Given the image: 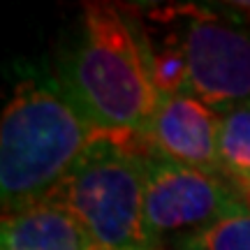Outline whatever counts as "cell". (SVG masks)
<instances>
[{"label": "cell", "mask_w": 250, "mask_h": 250, "mask_svg": "<svg viewBox=\"0 0 250 250\" xmlns=\"http://www.w3.org/2000/svg\"><path fill=\"white\" fill-rule=\"evenodd\" d=\"M151 146L137 134H100L49 197L88 234L93 250H160L144 218Z\"/></svg>", "instance_id": "3"}, {"label": "cell", "mask_w": 250, "mask_h": 250, "mask_svg": "<svg viewBox=\"0 0 250 250\" xmlns=\"http://www.w3.org/2000/svg\"><path fill=\"white\" fill-rule=\"evenodd\" d=\"M220 167L250 206V100L220 114Z\"/></svg>", "instance_id": "8"}, {"label": "cell", "mask_w": 250, "mask_h": 250, "mask_svg": "<svg viewBox=\"0 0 250 250\" xmlns=\"http://www.w3.org/2000/svg\"><path fill=\"white\" fill-rule=\"evenodd\" d=\"M218 139L220 116L188 93L162 98L146 132L153 155L211 174H223Z\"/></svg>", "instance_id": "6"}, {"label": "cell", "mask_w": 250, "mask_h": 250, "mask_svg": "<svg viewBox=\"0 0 250 250\" xmlns=\"http://www.w3.org/2000/svg\"><path fill=\"white\" fill-rule=\"evenodd\" d=\"M2 250H93L77 218L54 197L2 213Z\"/></svg>", "instance_id": "7"}, {"label": "cell", "mask_w": 250, "mask_h": 250, "mask_svg": "<svg viewBox=\"0 0 250 250\" xmlns=\"http://www.w3.org/2000/svg\"><path fill=\"white\" fill-rule=\"evenodd\" d=\"M81 118L100 134L146 139L160 98L123 12L88 2L58 65L56 81Z\"/></svg>", "instance_id": "1"}, {"label": "cell", "mask_w": 250, "mask_h": 250, "mask_svg": "<svg viewBox=\"0 0 250 250\" xmlns=\"http://www.w3.org/2000/svg\"><path fill=\"white\" fill-rule=\"evenodd\" d=\"M186 51L188 95L208 107L250 100V30L199 5H169Z\"/></svg>", "instance_id": "4"}, {"label": "cell", "mask_w": 250, "mask_h": 250, "mask_svg": "<svg viewBox=\"0 0 250 250\" xmlns=\"http://www.w3.org/2000/svg\"><path fill=\"white\" fill-rule=\"evenodd\" d=\"M98 137L58 83L19 81L0 123L2 213L46 199Z\"/></svg>", "instance_id": "2"}, {"label": "cell", "mask_w": 250, "mask_h": 250, "mask_svg": "<svg viewBox=\"0 0 250 250\" xmlns=\"http://www.w3.org/2000/svg\"><path fill=\"white\" fill-rule=\"evenodd\" d=\"M176 250H250V206L183 236Z\"/></svg>", "instance_id": "9"}, {"label": "cell", "mask_w": 250, "mask_h": 250, "mask_svg": "<svg viewBox=\"0 0 250 250\" xmlns=\"http://www.w3.org/2000/svg\"><path fill=\"white\" fill-rule=\"evenodd\" d=\"M246 206L241 192L223 174L186 167L158 155L148 158L144 218L155 243L174 234L183 239Z\"/></svg>", "instance_id": "5"}]
</instances>
